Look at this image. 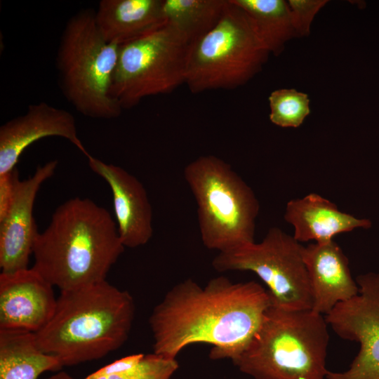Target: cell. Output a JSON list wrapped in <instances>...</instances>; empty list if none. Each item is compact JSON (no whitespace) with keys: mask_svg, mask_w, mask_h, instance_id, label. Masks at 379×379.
<instances>
[{"mask_svg":"<svg viewBox=\"0 0 379 379\" xmlns=\"http://www.w3.org/2000/svg\"><path fill=\"white\" fill-rule=\"evenodd\" d=\"M190 47L188 41L166 23L121 45L112 96L124 109L147 97L173 92L185 84Z\"/></svg>","mask_w":379,"mask_h":379,"instance_id":"8","label":"cell"},{"mask_svg":"<svg viewBox=\"0 0 379 379\" xmlns=\"http://www.w3.org/2000/svg\"><path fill=\"white\" fill-rule=\"evenodd\" d=\"M57 160L37 166L34 173L17 183L11 206L0 221V267L11 273L28 268L29 256L39 234L33 216L36 194L53 174Z\"/></svg>","mask_w":379,"mask_h":379,"instance_id":"12","label":"cell"},{"mask_svg":"<svg viewBox=\"0 0 379 379\" xmlns=\"http://www.w3.org/2000/svg\"><path fill=\"white\" fill-rule=\"evenodd\" d=\"M271 305L268 291L254 281L234 283L221 276L201 286L186 279L166 293L149 317L154 353L175 359L187 346L206 343L211 359L234 362Z\"/></svg>","mask_w":379,"mask_h":379,"instance_id":"1","label":"cell"},{"mask_svg":"<svg viewBox=\"0 0 379 379\" xmlns=\"http://www.w3.org/2000/svg\"><path fill=\"white\" fill-rule=\"evenodd\" d=\"M270 119L283 128L299 127L310 113V99L295 89H278L269 96Z\"/></svg>","mask_w":379,"mask_h":379,"instance_id":"21","label":"cell"},{"mask_svg":"<svg viewBox=\"0 0 379 379\" xmlns=\"http://www.w3.org/2000/svg\"><path fill=\"white\" fill-rule=\"evenodd\" d=\"M304 246L279 227H271L259 243L220 252L212 262L218 272L250 271L267 286L272 304L289 310L312 308L303 258Z\"/></svg>","mask_w":379,"mask_h":379,"instance_id":"9","label":"cell"},{"mask_svg":"<svg viewBox=\"0 0 379 379\" xmlns=\"http://www.w3.org/2000/svg\"><path fill=\"white\" fill-rule=\"evenodd\" d=\"M134 316L132 295L105 280L60 291L53 317L35 336L39 347L62 366L77 365L121 347Z\"/></svg>","mask_w":379,"mask_h":379,"instance_id":"3","label":"cell"},{"mask_svg":"<svg viewBox=\"0 0 379 379\" xmlns=\"http://www.w3.org/2000/svg\"><path fill=\"white\" fill-rule=\"evenodd\" d=\"M328 340L322 314L272 304L233 364L254 379H324Z\"/></svg>","mask_w":379,"mask_h":379,"instance_id":"4","label":"cell"},{"mask_svg":"<svg viewBox=\"0 0 379 379\" xmlns=\"http://www.w3.org/2000/svg\"><path fill=\"white\" fill-rule=\"evenodd\" d=\"M95 20L107 42L121 46L165 24L162 0H102Z\"/></svg>","mask_w":379,"mask_h":379,"instance_id":"17","label":"cell"},{"mask_svg":"<svg viewBox=\"0 0 379 379\" xmlns=\"http://www.w3.org/2000/svg\"><path fill=\"white\" fill-rule=\"evenodd\" d=\"M303 258L314 312L326 315L338 304L358 294L359 286L352 277L348 258L333 240L304 246Z\"/></svg>","mask_w":379,"mask_h":379,"instance_id":"15","label":"cell"},{"mask_svg":"<svg viewBox=\"0 0 379 379\" xmlns=\"http://www.w3.org/2000/svg\"><path fill=\"white\" fill-rule=\"evenodd\" d=\"M178 368L175 359L167 358L155 353L145 354L135 368L121 373L95 379H171ZM46 379H73L65 372H59Z\"/></svg>","mask_w":379,"mask_h":379,"instance_id":"22","label":"cell"},{"mask_svg":"<svg viewBox=\"0 0 379 379\" xmlns=\"http://www.w3.org/2000/svg\"><path fill=\"white\" fill-rule=\"evenodd\" d=\"M327 2L326 0L288 1L296 36H305L310 34L314 16Z\"/></svg>","mask_w":379,"mask_h":379,"instance_id":"23","label":"cell"},{"mask_svg":"<svg viewBox=\"0 0 379 379\" xmlns=\"http://www.w3.org/2000/svg\"><path fill=\"white\" fill-rule=\"evenodd\" d=\"M355 280L358 294L338 304L325 319L341 338L358 343L359 350L347 370L328 371L326 379H379V273Z\"/></svg>","mask_w":379,"mask_h":379,"instance_id":"10","label":"cell"},{"mask_svg":"<svg viewBox=\"0 0 379 379\" xmlns=\"http://www.w3.org/2000/svg\"><path fill=\"white\" fill-rule=\"evenodd\" d=\"M19 180V173L16 168L0 175V221L4 218L11 206Z\"/></svg>","mask_w":379,"mask_h":379,"instance_id":"24","label":"cell"},{"mask_svg":"<svg viewBox=\"0 0 379 379\" xmlns=\"http://www.w3.org/2000/svg\"><path fill=\"white\" fill-rule=\"evenodd\" d=\"M62 367L56 357L39 347L34 333L0 330V379H37Z\"/></svg>","mask_w":379,"mask_h":379,"instance_id":"18","label":"cell"},{"mask_svg":"<svg viewBox=\"0 0 379 379\" xmlns=\"http://www.w3.org/2000/svg\"><path fill=\"white\" fill-rule=\"evenodd\" d=\"M124 248L108 211L74 197L60 205L39 233L32 267L60 291L75 290L105 281Z\"/></svg>","mask_w":379,"mask_h":379,"instance_id":"2","label":"cell"},{"mask_svg":"<svg viewBox=\"0 0 379 379\" xmlns=\"http://www.w3.org/2000/svg\"><path fill=\"white\" fill-rule=\"evenodd\" d=\"M86 158L91 169L110 187L118 233L124 246L136 248L146 244L153 234L152 210L143 185L121 167L91 154Z\"/></svg>","mask_w":379,"mask_h":379,"instance_id":"14","label":"cell"},{"mask_svg":"<svg viewBox=\"0 0 379 379\" xmlns=\"http://www.w3.org/2000/svg\"><path fill=\"white\" fill-rule=\"evenodd\" d=\"M196 200L205 247L218 253L254 242L260 205L251 187L223 159L203 155L184 168Z\"/></svg>","mask_w":379,"mask_h":379,"instance_id":"6","label":"cell"},{"mask_svg":"<svg viewBox=\"0 0 379 379\" xmlns=\"http://www.w3.org/2000/svg\"><path fill=\"white\" fill-rule=\"evenodd\" d=\"M67 139L86 157L90 154L80 140L71 113L45 102L31 104L26 112L0 127V175L15 168L22 152L42 138Z\"/></svg>","mask_w":379,"mask_h":379,"instance_id":"13","label":"cell"},{"mask_svg":"<svg viewBox=\"0 0 379 379\" xmlns=\"http://www.w3.org/2000/svg\"><path fill=\"white\" fill-rule=\"evenodd\" d=\"M284 217L293 226V237L300 243H325L337 234L372 226L370 220L343 212L336 204L316 193L290 200Z\"/></svg>","mask_w":379,"mask_h":379,"instance_id":"16","label":"cell"},{"mask_svg":"<svg viewBox=\"0 0 379 379\" xmlns=\"http://www.w3.org/2000/svg\"><path fill=\"white\" fill-rule=\"evenodd\" d=\"M270 53L246 13L227 0L217 25L191 45L185 84L193 93L235 88L262 69Z\"/></svg>","mask_w":379,"mask_h":379,"instance_id":"7","label":"cell"},{"mask_svg":"<svg viewBox=\"0 0 379 379\" xmlns=\"http://www.w3.org/2000/svg\"><path fill=\"white\" fill-rule=\"evenodd\" d=\"M251 20L269 52L279 54L286 41L296 36L288 1L284 0H231Z\"/></svg>","mask_w":379,"mask_h":379,"instance_id":"19","label":"cell"},{"mask_svg":"<svg viewBox=\"0 0 379 379\" xmlns=\"http://www.w3.org/2000/svg\"><path fill=\"white\" fill-rule=\"evenodd\" d=\"M144 354H135L117 359L87 375L84 379H95L129 371L136 368L144 358Z\"/></svg>","mask_w":379,"mask_h":379,"instance_id":"25","label":"cell"},{"mask_svg":"<svg viewBox=\"0 0 379 379\" xmlns=\"http://www.w3.org/2000/svg\"><path fill=\"white\" fill-rule=\"evenodd\" d=\"M53 286L34 268L0 274V330L37 333L53 317Z\"/></svg>","mask_w":379,"mask_h":379,"instance_id":"11","label":"cell"},{"mask_svg":"<svg viewBox=\"0 0 379 379\" xmlns=\"http://www.w3.org/2000/svg\"><path fill=\"white\" fill-rule=\"evenodd\" d=\"M227 0H162L165 23L192 45L219 22Z\"/></svg>","mask_w":379,"mask_h":379,"instance_id":"20","label":"cell"},{"mask_svg":"<svg viewBox=\"0 0 379 379\" xmlns=\"http://www.w3.org/2000/svg\"><path fill=\"white\" fill-rule=\"evenodd\" d=\"M119 48L100 33L95 11L81 10L67 22L56 68L63 95L83 115L110 119L121 114L123 109L111 94Z\"/></svg>","mask_w":379,"mask_h":379,"instance_id":"5","label":"cell"}]
</instances>
